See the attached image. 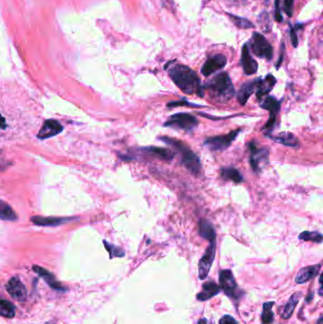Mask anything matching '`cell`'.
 <instances>
[{
    "label": "cell",
    "mask_w": 323,
    "mask_h": 324,
    "mask_svg": "<svg viewBox=\"0 0 323 324\" xmlns=\"http://www.w3.org/2000/svg\"><path fill=\"white\" fill-rule=\"evenodd\" d=\"M165 69L176 87L185 94H197L199 97L204 96L200 79L195 70L177 63H169Z\"/></svg>",
    "instance_id": "6da1fadb"
},
{
    "label": "cell",
    "mask_w": 323,
    "mask_h": 324,
    "mask_svg": "<svg viewBox=\"0 0 323 324\" xmlns=\"http://www.w3.org/2000/svg\"><path fill=\"white\" fill-rule=\"evenodd\" d=\"M210 92V97L216 103H226L235 95L232 82L226 72H221L208 81L202 87Z\"/></svg>",
    "instance_id": "7a4b0ae2"
},
{
    "label": "cell",
    "mask_w": 323,
    "mask_h": 324,
    "mask_svg": "<svg viewBox=\"0 0 323 324\" xmlns=\"http://www.w3.org/2000/svg\"><path fill=\"white\" fill-rule=\"evenodd\" d=\"M159 139L165 142L168 145L175 148L176 151L181 155V163L186 168L189 172L193 175L198 176L201 172V161L196 153L186 145L184 142L174 138L169 137H160Z\"/></svg>",
    "instance_id": "3957f363"
},
{
    "label": "cell",
    "mask_w": 323,
    "mask_h": 324,
    "mask_svg": "<svg viewBox=\"0 0 323 324\" xmlns=\"http://www.w3.org/2000/svg\"><path fill=\"white\" fill-rule=\"evenodd\" d=\"M198 123L199 121L196 117L189 113H176L170 116L163 125L165 127L189 132L197 127Z\"/></svg>",
    "instance_id": "277c9868"
},
{
    "label": "cell",
    "mask_w": 323,
    "mask_h": 324,
    "mask_svg": "<svg viewBox=\"0 0 323 324\" xmlns=\"http://www.w3.org/2000/svg\"><path fill=\"white\" fill-rule=\"evenodd\" d=\"M250 151L249 163L256 174H260L269 162V150L266 147H259L255 141L248 143Z\"/></svg>",
    "instance_id": "5b68a950"
},
{
    "label": "cell",
    "mask_w": 323,
    "mask_h": 324,
    "mask_svg": "<svg viewBox=\"0 0 323 324\" xmlns=\"http://www.w3.org/2000/svg\"><path fill=\"white\" fill-rule=\"evenodd\" d=\"M247 45L257 57L264 58L268 61L273 58V48L271 44L261 33L253 32L251 40Z\"/></svg>",
    "instance_id": "8992f818"
},
{
    "label": "cell",
    "mask_w": 323,
    "mask_h": 324,
    "mask_svg": "<svg viewBox=\"0 0 323 324\" xmlns=\"http://www.w3.org/2000/svg\"><path fill=\"white\" fill-rule=\"evenodd\" d=\"M281 101H278L277 99L273 96H267L266 98L264 99L261 102V108L269 112V118L267 122L265 123L264 128L262 129L263 131H266L265 133H271L274 129L276 125V120H277V115L280 112L281 109Z\"/></svg>",
    "instance_id": "52a82bcc"
},
{
    "label": "cell",
    "mask_w": 323,
    "mask_h": 324,
    "mask_svg": "<svg viewBox=\"0 0 323 324\" xmlns=\"http://www.w3.org/2000/svg\"><path fill=\"white\" fill-rule=\"evenodd\" d=\"M241 132L240 129H237L234 131L229 132L226 135H221V136H215L208 138L204 141V145L209 148L211 151H223L227 149L231 145V143L237 138L239 133Z\"/></svg>",
    "instance_id": "ba28073f"
},
{
    "label": "cell",
    "mask_w": 323,
    "mask_h": 324,
    "mask_svg": "<svg viewBox=\"0 0 323 324\" xmlns=\"http://www.w3.org/2000/svg\"><path fill=\"white\" fill-rule=\"evenodd\" d=\"M219 284L220 288L223 289L225 294L231 298L236 299L238 298V285L235 281L233 273L229 269L221 270L219 273Z\"/></svg>",
    "instance_id": "9c48e42d"
},
{
    "label": "cell",
    "mask_w": 323,
    "mask_h": 324,
    "mask_svg": "<svg viewBox=\"0 0 323 324\" xmlns=\"http://www.w3.org/2000/svg\"><path fill=\"white\" fill-rule=\"evenodd\" d=\"M216 242H211V245L208 246L205 254L200 259L198 263V273L200 280H206L209 275V272L215 259Z\"/></svg>",
    "instance_id": "30bf717a"
},
{
    "label": "cell",
    "mask_w": 323,
    "mask_h": 324,
    "mask_svg": "<svg viewBox=\"0 0 323 324\" xmlns=\"http://www.w3.org/2000/svg\"><path fill=\"white\" fill-rule=\"evenodd\" d=\"M6 289L12 299L19 303L27 300V289L18 277H12L6 285Z\"/></svg>",
    "instance_id": "8fae6325"
},
{
    "label": "cell",
    "mask_w": 323,
    "mask_h": 324,
    "mask_svg": "<svg viewBox=\"0 0 323 324\" xmlns=\"http://www.w3.org/2000/svg\"><path fill=\"white\" fill-rule=\"evenodd\" d=\"M225 65H226V58L225 55L216 54L208 58L201 69V72L205 77H209L216 71L225 68Z\"/></svg>",
    "instance_id": "7c38bea8"
},
{
    "label": "cell",
    "mask_w": 323,
    "mask_h": 324,
    "mask_svg": "<svg viewBox=\"0 0 323 324\" xmlns=\"http://www.w3.org/2000/svg\"><path fill=\"white\" fill-rule=\"evenodd\" d=\"M63 126L56 119H47L45 120L43 126L40 129L39 133L37 135V138L40 139H46V138L54 137L60 134L63 131Z\"/></svg>",
    "instance_id": "4fadbf2b"
},
{
    "label": "cell",
    "mask_w": 323,
    "mask_h": 324,
    "mask_svg": "<svg viewBox=\"0 0 323 324\" xmlns=\"http://www.w3.org/2000/svg\"><path fill=\"white\" fill-rule=\"evenodd\" d=\"M241 65L245 75H253L258 70V63L255 61L249 51L247 43L243 46L242 56H241Z\"/></svg>",
    "instance_id": "5bb4252c"
},
{
    "label": "cell",
    "mask_w": 323,
    "mask_h": 324,
    "mask_svg": "<svg viewBox=\"0 0 323 324\" xmlns=\"http://www.w3.org/2000/svg\"><path fill=\"white\" fill-rule=\"evenodd\" d=\"M260 81H261V78H257L253 81L246 82L242 85V87L240 88L238 93H237V99H238V102L240 105L245 106L246 102L250 98V96L254 93L255 90H257L258 89Z\"/></svg>",
    "instance_id": "9a60e30c"
},
{
    "label": "cell",
    "mask_w": 323,
    "mask_h": 324,
    "mask_svg": "<svg viewBox=\"0 0 323 324\" xmlns=\"http://www.w3.org/2000/svg\"><path fill=\"white\" fill-rule=\"evenodd\" d=\"M321 268H322V265L321 264H319V265H309V266H306V267L302 268L298 272V274H297L296 278H295L296 284H298V285H304V284L308 283L309 281L313 280L314 278H316L317 276L320 274Z\"/></svg>",
    "instance_id": "2e32d148"
},
{
    "label": "cell",
    "mask_w": 323,
    "mask_h": 324,
    "mask_svg": "<svg viewBox=\"0 0 323 324\" xmlns=\"http://www.w3.org/2000/svg\"><path fill=\"white\" fill-rule=\"evenodd\" d=\"M32 269L36 274H38L41 278L44 279V281L49 285L51 289H54L57 291H66L67 290V288H65V286L61 285L56 280V277L53 275L51 272H49V270H47L41 266H38V265H33Z\"/></svg>",
    "instance_id": "e0dca14e"
},
{
    "label": "cell",
    "mask_w": 323,
    "mask_h": 324,
    "mask_svg": "<svg viewBox=\"0 0 323 324\" xmlns=\"http://www.w3.org/2000/svg\"><path fill=\"white\" fill-rule=\"evenodd\" d=\"M75 218H61V217H42V216H33L30 218V221L36 225L42 226H55L66 224Z\"/></svg>",
    "instance_id": "ac0fdd59"
},
{
    "label": "cell",
    "mask_w": 323,
    "mask_h": 324,
    "mask_svg": "<svg viewBox=\"0 0 323 324\" xmlns=\"http://www.w3.org/2000/svg\"><path fill=\"white\" fill-rule=\"evenodd\" d=\"M220 291H221V288L219 285L215 283L214 281H208L202 285V291L197 294L196 299L200 302H206V301H209L210 299L214 298Z\"/></svg>",
    "instance_id": "d6986e66"
},
{
    "label": "cell",
    "mask_w": 323,
    "mask_h": 324,
    "mask_svg": "<svg viewBox=\"0 0 323 324\" xmlns=\"http://www.w3.org/2000/svg\"><path fill=\"white\" fill-rule=\"evenodd\" d=\"M266 137L274 140L275 142L281 143L288 147L298 148L300 146V142L297 137L290 133V132H283L277 136H271V135H265Z\"/></svg>",
    "instance_id": "ffe728a7"
},
{
    "label": "cell",
    "mask_w": 323,
    "mask_h": 324,
    "mask_svg": "<svg viewBox=\"0 0 323 324\" xmlns=\"http://www.w3.org/2000/svg\"><path fill=\"white\" fill-rule=\"evenodd\" d=\"M277 83V80L272 74H268L264 79L261 78L258 89L256 90V96L258 100H261L262 97L266 96L271 92Z\"/></svg>",
    "instance_id": "44dd1931"
},
{
    "label": "cell",
    "mask_w": 323,
    "mask_h": 324,
    "mask_svg": "<svg viewBox=\"0 0 323 324\" xmlns=\"http://www.w3.org/2000/svg\"><path fill=\"white\" fill-rule=\"evenodd\" d=\"M141 151H144L148 154H151L157 158L164 160V161H172L175 158V153L171 150L166 148L155 147V146H149V147L141 148Z\"/></svg>",
    "instance_id": "7402d4cb"
},
{
    "label": "cell",
    "mask_w": 323,
    "mask_h": 324,
    "mask_svg": "<svg viewBox=\"0 0 323 324\" xmlns=\"http://www.w3.org/2000/svg\"><path fill=\"white\" fill-rule=\"evenodd\" d=\"M199 235L210 242L216 241V231L213 224L207 220L201 219L199 222Z\"/></svg>",
    "instance_id": "603a6c76"
},
{
    "label": "cell",
    "mask_w": 323,
    "mask_h": 324,
    "mask_svg": "<svg viewBox=\"0 0 323 324\" xmlns=\"http://www.w3.org/2000/svg\"><path fill=\"white\" fill-rule=\"evenodd\" d=\"M302 292H295L294 294L291 295L289 298L287 304L285 305L284 308V311L282 313V318L284 320H288L291 318L293 315L294 310L296 309V306L299 304L300 299L302 297Z\"/></svg>",
    "instance_id": "cb8c5ba5"
},
{
    "label": "cell",
    "mask_w": 323,
    "mask_h": 324,
    "mask_svg": "<svg viewBox=\"0 0 323 324\" xmlns=\"http://www.w3.org/2000/svg\"><path fill=\"white\" fill-rule=\"evenodd\" d=\"M221 177L225 180H230L236 184H240L244 181L242 174L235 168L225 167L221 169Z\"/></svg>",
    "instance_id": "d4e9b609"
},
{
    "label": "cell",
    "mask_w": 323,
    "mask_h": 324,
    "mask_svg": "<svg viewBox=\"0 0 323 324\" xmlns=\"http://www.w3.org/2000/svg\"><path fill=\"white\" fill-rule=\"evenodd\" d=\"M0 220L5 221H15L17 216L12 208L3 200H0Z\"/></svg>",
    "instance_id": "484cf974"
},
{
    "label": "cell",
    "mask_w": 323,
    "mask_h": 324,
    "mask_svg": "<svg viewBox=\"0 0 323 324\" xmlns=\"http://www.w3.org/2000/svg\"><path fill=\"white\" fill-rule=\"evenodd\" d=\"M0 316L7 319H12L15 316V306L9 301H0Z\"/></svg>",
    "instance_id": "4316f807"
},
{
    "label": "cell",
    "mask_w": 323,
    "mask_h": 324,
    "mask_svg": "<svg viewBox=\"0 0 323 324\" xmlns=\"http://www.w3.org/2000/svg\"><path fill=\"white\" fill-rule=\"evenodd\" d=\"M274 305V302H267L263 305V313H262V322L264 324H270L274 321V314L272 312V307Z\"/></svg>",
    "instance_id": "83f0119b"
},
{
    "label": "cell",
    "mask_w": 323,
    "mask_h": 324,
    "mask_svg": "<svg viewBox=\"0 0 323 324\" xmlns=\"http://www.w3.org/2000/svg\"><path fill=\"white\" fill-rule=\"evenodd\" d=\"M299 239L300 240H304V241H309V242H314L317 244H322L323 243V236L321 232L318 231H303L300 235H299Z\"/></svg>",
    "instance_id": "f1b7e54d"
},
{
    "label": "cell",
    "mask_w": 323,
    "mask_h": 324,
    "mask_svg": "<svg viewBox=\"0 0 323 324\" xmlns=\"http://www.w3.org/2000/svg\"><path fill=\"white\" fill-rule=\"evenodd\" d=\"M104 244H105L107 250L109 252L110 259H113L115 257H119L120 258V257H123V256L125 255V252L121 247L114 246V245L108 243L107 241H104Z\"/></svg>",
    "instance_id": "f546056e"
},
{
    "label": "cell",
    "mask_w": 323,
    "mask_h": 324,
    "mask_svg": "<svg viewBox=\"0 0 323 324\" xmlns=\"http://www.w3.org/2000/svg\"><path fill=\"white\" fill-rule=\"evenodd\" d=\"M228 15H229V17L231 18L235 25L240 29H249V28L254 27V25L249 20L236 16L234 14H230V13H228Z\"/></svg>",
    "instance_id": "4dcf8cb0"
},
{
    "label": "cell",
    "mask_w": 323,
    "mask_h": 324,
    "mask_svg": "<svg viewBox=\"0 0 323 324\" xmlns=\"http://www.w3.org/2000/svg\"><path fill=\"white\" fill-rule=\"evenodd\" d=\"M191 107V108H202V106L199 105H195L190 103L189 101H187L185 99L181 100V101H172L170 103L167 104V107L169 108H176V107Z\"/></svg>",
    "instance_id": "1f68e13d"
},
{
    "label": "cell",
    "mask_w": 323,
    "mask_h": 324,
    "mask_svg": "<svg viewBox=\"0 0 323 324\" xmlns=\"http://www.w3.org/2000/svg\"><path fill=\"white\" fill-rule=\"evenodd\" d=\"M294 2L295 0H284V10L289 17H291L293 14Z\"/></svg>",
    "instance_id": "d6a6232c"
},
{
    "label": "cell",
    "mask_w": 323,
    "mask_h": 324,
    "mask_svg": "<svg viewBox=\"0 0 323 324\" xmlns=\"http://www.w3.org/2000/svg\"><path fill=\"white\" fill-rule=\"evenodd\" d=\"M237 321L235 320L234 318L230 315H225L223 316L220 321H219V324H237Z\"/></svg>",
    "instance_id": "836d02e7"
},
{
    "label": "cell",
    "mask_w": 323,
    "mask_h": 324,
    "mask_svg": "<svg viewBox=\"0 0 323 324\" xmlns=\"http://www.w3.org/2000/svg\"><path fill=\"white\" fill-rule=\"evenodd\" d=\"M275 18L277 22L283 21V16L280 10V0H275Z\"/></svg>",
    "instance_id": "e575fe53"
},
{
    "label": "cell",
    "mask_w": 323,
    "mask_h": 324,
    "mask_svg": "<svg viewBox=\"0 0 323 324\" xmlns=\"http://www.w3.org/2000/svg\"><path fill=\"white\" fill-rule=\"evenodd\" d=\"M296 29L295 28H292L291 30H290V35H291V42H292V45H293L295 48L298 47V44H299V40H298V37H297V33H296Z\"/></svg>",
    "instance_id": "d590c367"
},
{
    "label": "cell",
    "mask_w": 323,
    "mask_h": 324,
    "mask_svg": "<svg viewBox=\"0 0 323 324\" xmlns=\"http://www.w3.org/2000/svg\"><path fill=\"white\" fill-rule=\"evenodd\" d=\"M284 44H283V46H282V50H281V55H280V59H279L278 63H277V65H276V68H277V69H280V67H281V65H282V63H283V61H284Z\"/></svg>",
    "instance_id": "8d00e7d4"
},
{
    "label": "cell",
    "mask_w": 323,
    "mask_h": 324,
    "mask_svg": "<svg viewBox=\"0 0 323 324\" xmlns=\"http://www.w3.org/2000/svg\"><path fill=\"white\" fill-rule=\"evenodd\" d=\"M6 120L5 118H3L1 115H0V129H4L6 128Z\"/></svg>",
    "instance_id": "74e56055"
},
{
    "label": "cell",
    "mask_w": 323,
    "mask_h": 324,
    "mask_svg": "<svg viewBox=\"0 0 323 324\" xmlns=\"http://www.w3.org/2000/svg\"><path fill=\"white\" fill-rule=\"evenodd\" d=\"M209 324V322L206 318H201L199 321H198V324Z\"/></svg>",
    "instance_id": "f35d334b"
},
{
    "label": "cell",
    "mask_w": 323,
    "mask_h": 324,
    "mask_svg": "<svg viewBox=\"0 0 323 324\" xmlns=\"http://www.w3.org/2000/svg\"><path fill=\"white\" fill-rule=\"evenodd\" d=\"M309 295H310V296H309V298H308V297L306 298V303H307V302L309 303V302H310V301H311V300L313 299V297H314L313 293H310V294Z\"/></svg>",
    "instance_id": "ab89813d"
}]
</instances>
